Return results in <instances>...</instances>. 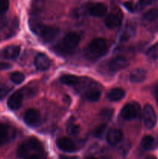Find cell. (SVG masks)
I'll use <instances>...</instances> for the list:
<instances>
[{"instance_id":"f35d334b","label":"cell","mask_w":158,"mask_h":159,"mask_svg":"<svg viewBox=\"0 0 158 159\" xmlns=\"http://www.w3.org/2000/svg\"><path fill=\"white\" fill-rule=\"evenodd\" d=\"M24 159H40L37 155H30L26 156Z\"/></svg>"},{"instance_id":"7402d4cb","label":"cell","mask_w":158,"mask_h":159,"mask_svg":"<svg viewBox=\"0 0 158 159\" xmlns=\"http://www.w3.org/2000/svg\"><path fill=\"white\" fill-rule=\"evenodd\" d=\"M27 144V146L29 147V150L30 151H40L41 150L42 146L40 144V141L37 139V138H31L29 139H28L27 141H25Z\"/></svg>"},{"instance_id":"4fadbf2b","label":"cell","mask_w":158,"mask_h":159,"mask_svg":"<svg viewBox=\"0 0 158 159\" xmlns=\"http://www.w3.org/2000/svg\"><path fill=\"white\" fill-rule=\"evenodd\" d=\"M123 138V134L119 129L113 128L111 129L108 132L106 136V140L109 144L112 146H116L122 141Z\"/></svg>"},{"instance_id":"e0dca14e","label":"cell","mask_w":158,"mask_h":159,"mask_svg":"<svg viewBox=\"0 0 158 159\" xmlns=\"http://www.w3.org/2000/svg\"><path fill=\"white\" fill-rule=\"evenodd\" d=\"M125 95V92L124 89L121 88H114L108 92L107 98L112 102H117L123 99Z\"/></svg>"},{"instance_id":"52a82bcc","label":"cell","mask_w":158,"mask_h":159,"mask_svg":"<svg viewBox=\"0 0 158 159\" xmlns=\"http://www.w3.org/2000/svg\"><path fill=\"white\" fill-rule=\"evenodd\" d=\"M15 137V130L10 126L0 123V146L4 145Z\"/></svg>"},{"instance_id":"ffe728a7","label":"cell","mask_w":158,"mask_h":159,"mask_svg":"<svg viewBox=\"0 0 158 159\" xmlns=\"http://www.w3.org/2000/svg\"><path fill=\"white\" fill-rule=\"evenodd\" d=\"M85 97L90 102H97L101 97V92L96 88H90L85 93Z\"/></svg>"},{"instance_id":"6da1fadb","label":"cell","mask_w":158,"mask_h":159,"mask_svg":"<svg viewBox=\"0 0 158 159\" xmlns=\"http://www.w3.org/2000/svg\"><path fill=\"white\" fill-rule=\"evenodd\" d=\"M30 29L34 34L40 36L42 40L46 43H51L56 40L60 34V29L56 26H46L37 21L29 22Z\"/></svg>"},{"instance_id":"8992f818","label":"cell","mask_w":158,"mask_h":159,"mask_svg":"<svg viewBox=\"0 0 158 159\" xmlns=\"http://www.w3.org/2000/svg\"><path fill=\"white\" fill-rule=\"evenodd\" d=\"M25 123L28 126L30 127H36L39 125L41 120V116H40V112L37 110L33 108L29 109L25 113L24 116H23Z\"/></svg>"},{"instance_id":"7a4b0ae2","label":"cell","mask_w":158,"mask_h":159,"mask_svg":"<svg viewBox=\"0 0 158 159\" xmlns=\"http://www.w3.org/2000/svg\"><path fill=\"white\" fill-rule=\"evenodd\" d=\"M81 37L79 34L77 33H69L64 37L60 43L54 47V50L58 54H69L78 46Z\"/></svg>"},{"instance_id":"5b68a950","label":"cell","mask_w":158,"mask_h":159,"mask_svg":"<svg viewBox=\"0 0 158 159\" xmlns=\"http://www.w3.org/2000/svg\"><path fill=\"white\" fill-rule=\"evenodd\" d=\"M139 114V107L136 104L129 103L125 105V107L121 110V116L125 120H132L138 117Z\"/></svg>"},{"instance_id":"9a60e30c","label":"cell","mask_w":158,"mask_h":159,"mask_svg":"<svg viewBox=\"0 0 158 159\" xmlns=\"http://www.w3.org/2000/svg\"><path fill=\"white\" fill-rule=\"evenodd\" d=\"M147 77V71L142 68H138L132 71L129 75L130 82L133 83H139L145 80Z\"/></svg>"},{"instance_id":"d6986e66","label":"cell","mask_w":158,"mask_h":159,"mask_svg":"<svg viewBox=\"0 0 158 159\" xmlns=\"http://www.w3.org/2000/svg\"><path fill=\"white\" fill-rule=\"evenodd\" d=\"M60 82L63 84L70 86H74L78 85L80 82V79L77 76L73 75H64L60 77Z\"/></svg>"},{"instance_id":"4316f807","label":"cell","mask_w":158,"mask_h":159,"mask_svg":"<svg viewBox=\"0 0 158 159\" xmlns=\"http://www.w3.org/2000/svg\"><path fill=\"white\" fill-rule=\"evenodd\" d=\"M133 29L131 27V26H127L126 28H125L123 31L122 32V34H121V40H127L128 39L130 38L132 35L133 34Z\"/></svg>"},{"instance_id":"d6a6232c","label":"cell","mask_w":158,"mask_h":159,"mask_svg":"<svg viewBox=\"0 0 158 159\" xmlns=\"http://www.w3.org/2000/svg\"><path fill=\"white\" fill-rule=\"evenodd\" d=\"M153 1H154V0H139L137 6H136V9H139V10L144 9V8L147 7V6L152 4Z\"/></svg>"},{"instance_id":"8fae6325","label":"cell","mask_w":158,"mask_h":159,"mask_svg":"<svg viewBox=\"0 0 158 159\" xmlns=\"http://www.w3.org/2000/svg\"><path fill=\"white\" fill-rule=\"evenodd\" d=\"M23 100V95L20 91L14 93L8 99V107L12 110H16L21 107Z\"/></svg>"},{"instance_id":"ac0fdd59","label":"cell","mask_w":158,"mask_h":159,"mask_svg":"<svg viewBox=\"0 0 158 159\" xmlns=\"http://www.w3.org/2000/svg\"><path fill=\"white\" fill-rule=\"evenodd\" d=\"M141 146L144 150H152L156 147V140L151 135H146L141 141Z\"/></svg>"},{"instance_id":"74e56055","label":"cell","mask_w":158,"mask_h":159,"mask_svg":"<svg viewBox=\"0 0 158 159\" xmlns=\"http://www.w3.org/2000/svg\"><path fill=\"white\" fill-rule=\"evenodd\" d=\"M10 68V65L6 63H1L0 64V69H7Z\"/></svg>"},{"instance_id":"5bb4252c","label":"cell","mask_w":158,"mask_h":159,"mask_svg":"<svg viewBox=\"0 0 158 159\" xmlns=\"http://www.w3.org/2000/svg\"><path fill=\"white\" fill-rule=\"evenodd\" d=\"M35 65L40 71H45L50 66V60L45 54L40 53L35 57Z\"/></svg>"},{"instance_id":"d4e9b609","label":"cell","mask_w":158,"mask_h":159,"mask_svg":"<svg viewBox=\"0 0 158 159\" xmlns=\"http://www.w3.org/2000/svg\"><path fill=\"white\" fill-rule=\"evenodd\" d=\"M44 6V0H33L31 6V12L37 14L40 12Z\"/></svg>"},{"instance_id":"ba28073f","label":"cell","mask_w":158,"mask_h":159,"mask_svg":"<svg viewBox=\"0 0 158 159\" xmlns=\"http://www.w3.org/2000/svg\"><path fill=\"white\" fill-rule=\"evenodd\" d=\"M129 65V62L125 57L122 56H117L112 59L108 63V68L110 71H118L119 70L124 69Z\"/></svg>"},{"instance_id":"3957f363","label":"cell","mask_w":158,"mask_h":159,"mask_svg":"<svg viewBox=\"0 0 158 159\" xmlns=\"http://www.w3.org/2000/svg\"><path fill=\"white\" fill-rule=\"evenodd\" d=\"M107 43L105 39L95 38L91 41L87 48V55L89 59H97L105 54Z\"/></svg>"},{"instance_id":"e575fe53","label":"cell","mask_w":158,"mask_h":159,"mask_svg":"<svg viewBox=\"0 0 158 159\" xmlns=\"http://www.w3.org/2000/svg\"><path fill=\"white\" fill-rule=\"evenodd\" d=\"M8 23L7 17L5 16L2 14H0V28H2L6 26Z\"/></svg>"},{"instance_id":"d590c367","label":"cell","mask_w":158,"mask_h":159,"mask_svg":"<svg viewBox=\"0 0 158 159\" xmlns=\"http://www.w3.org/2000/svg\"><path fill=\"white\" fill-rule=\"evenodd\" d=\"M153 95H154L155 98H156V102H157L158 104V82H156V83L153 85Z\"/></svg>"},{"instance_id":"ab89813d","label":"cell","mask_w":158,"mask_h":159,"mask_svg":"<svg viewBox=\"0 0 158 159\" xmlns=\"http://www.w3.org/2000/svg\"><path fill=\"white\" fill-rule=\"evenodd\" d=\"M145 159H157L156 158V157L154 156H148L147 158H146Z\"/></svg>"},{"instance_id":"f546056e","label":"cell","mask_w":158,"mask_h":159,"mask_svg":"<svg viewBox=\"0 0 158 159\" xmlns=\"http://www.w3.org/2000/svg\"><path fill=\"white\" fill-rule=\"evenodd\" d=\"M107 128V124H102L98 127H96L95 130H94V135L96 138H101L105 133V130Z\"/></svg>"},{"instance_id":"836d02e7","label":"cell","mask_w":158,"mask_h":159,"mask_svg":"<svg viewBox=\"0 0 158 159\" xmlns=\"http://www.w3.org/2000/svg\"><path fill=\"white\" fill-rule=\"evenodd\" d=\"M124 6L126 8L127 10L130 11V12H134L136 9V6L134 5V3L132 1H127L124 3Z\"/></svg>"},{"instance_id":"83f0119b","label":"cell","mask_w":158,"mask_h":159,"mask_svg":"<svg viewBox=\"0 0 158 159\" xmlns=\"http://www.w3.org/2000/svg\"><path fill=\"white\" fill-rule=\"evenodd\" d=\"M113 113H114V110L110 108H105L103 110H102L101 111L100 115L103 119L105 120H110L113 116Z\"/></svg>"},{"instance_id":"7c38bea8","label":"cell","mask_w":158,"mask_h":159,"mask_svg":"<svg viewBox=\"0 0 158 159\" xmlns=\"http://www.w3.org/2000/svg\"><path fill=\"white\" fill-rule=\"evenodd\" d=\"M20 52V48L17 45H9L3 48L0 52L1 57L6 59L16 58Z\"/></svg>"},{"instance_id":"f1b7e54d","label":"cell","mask_w":158,"mask_h":159,"mask_svg":"<svg viewBox=\"0 0 158 159\" xmlns=\"http://www.w3.org/2000/svg\"><path fill=\"white\" fill-rule=\"evenodd\" d=\"M67 130H68V133L70 135H77L79 132V126L77 125L76 124H74V123H71V124H69L68 126V128H67Z\"/></svg>"},{"instance_id":"277c9868","label":"cell","mask_w":158,"mask_h":159,"mask_svg":"<svg viewBox=\"0 0 158 159\" xmlns=\"http://www.w3.org/2000/svg\"><path fill=\"white\" fill-rule=\"evenodd\" d=\"M143 119L144 125L147 129H152L156 126V115L153 107L150 104H147L143 110Z\"/></svg>"},{"instance_id":"cb8c5ba5","label":"cell","mask_w":158,"mask_h":159,"mask_svg":"<svg viewBox=\"0 0 158 159\" xmlns=\"http://www.w3.org/2000/svg\"><path fill=\"white\" fill-rule=\"evenodd\" d=\"M147 56L150 60L154 61L158 59V43L150 47L147 52Z\"/></svg>"},{"instance_id":"2e32d148","label":"cell","mask_w":158,"mask_h":159,"mask_svg":"<svg viewBox=\"0 0 158 159\" xmlns=\"http://www.w3.org/2000/svg\"><path fill=\"white\" fill-rule=\"evenodd\" d=\"M121 21H122L121 16L116 12H112L107 16L105 20V23L108 28L114 29V28L118 27L121 24Z\"/></svg>"},{"instance_id":"60d3db41","label":"cell","mask_w":158,"mask_h":159,"mask_svg":"<svg viewBox=\"0 0 158 159\" xmlns=\"http://www.w3.org/2000/svg\"><path fill=\"white\" fill-rule=\"evenodd\" d=\"M86 159H97V158H93V157H90V158H86Z\"/></svg>"},{"instance_id":"9c48e42d","label":"cell","mask_w":158,"mask_h":159,"mask_svg":"<svg viewBox=\"0 0 158 159\" xmlns=\"http://www.w3.org/2000/svg\"><path fill=\"white\" fill-rule=\"evenodd\" d=\"M57 145L59 149L67 152H73L76 150V144L71 138H60L57 140Z\"/></svg>"},{"instance_id":"30bf717a","label":"cell","mask_w":158,"mask_h":159,"mask_svg":"<svg viewBox=\"0 0 158 159\" xmlns=\"http://www.w3.org/2000/svg\"><path fill=\"white\" fill-rule=\"evenodd\" d=\"M88 12L93 16L102 17L107 12V6L101 2L91 3L88 7Z\"/></svg>"},{"instance_id":"603a6c76","label":"cell","mask_w":158,"mask_h":159,"mask_svg":"<svg viewBox=\"0 0 158 159\" xmlns=\"http://www.w3.org/2000/svg\"><path fill=\"white\" fill-rule=\"evenodd\" d=\"M29 152H30V150H29V147L27 146L26 143L23 142V144H20V145L18 147V148H17V151H16L17 156H18L19 158H25L26 156L29 155Z\"/></svg>"},{"instance_id":"4dcf8cb0","label":"cell","mask_w":158,"mask_h":159,"mask_svg":"<svg viewBox=\"0 0 158 159\" xmlns=\"http://www.w3.org/2000/svg\"><path fill=\"white\" fill-rule=\"evenodd\" d=\"M11 89H12L9 86H8L7 85H6V84L0 83V99L6 97L8 93L10 92Z\"/></svg>"},{"instance_id":"484cf974","label":"cell","mask_w":158,"mask_h":159,"mask_svg":"<svg viewBox=\"0 0 158 159\" xmlns=\"http://www.w3.org/2000/svg\"><path fill=\"white\" fill-rule=\"evenodd\" d=\"M10 79L15 84H20L25 80V75L20 71H14L10 75Z\"/></svg>"},{"instance_id":"8d00e7d4","label":"cell","mask_w":158,"mask_h":159,"mask_svg":"<svg viewBox=\"0 0 158 159\" xmlns=\"http://www.w3.org/2000/svg\"><path fill=\"white\" fill-rule=\"evenodd\" d=\"M59 159H79L77 156H65V155H60Z\"/></svg>"},{"instance_id":"1f68e13d","label":"cell","mask_w":158,"mask_h":159,"mask_svg":"<svg viewBox=\"0 0 158 159\" xmlns=\"http://www.w3.org/2000/svg\"><path fill=\"white\" fill-rule=\"evenodd\" d=\"M9 0H0V14H3L9 9Z\"/></svg>"},{"instance_id":"44dd1931","label":"cell","mask_w":158,"mask_h":159,"mask_svg":"<svg viewBox=\"0 0 158 159\" xmlns=\"http://www.w3.org/2000/svg\"><path fill=\"white\" fill-rule=\"evenodd\" d=\"M143 19L147 22L158 21V9H152L150 10L147 11L143 16Z\"/></svg>"}]
</instances>
